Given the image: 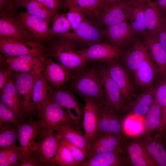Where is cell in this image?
Returning <instances> with one entry per match:
<instances>
[{"mask_svg": "<svg viewBox=\"0 0 166 166\" xmlns=\"http://www.w3.org/2000/svg\"><path fill=\"white\" fill-rule=\"evenodd\" d=\"M83 13L96 18L103 8V0H69Z\"/></svg>", "mask_w": 166, "mask_h": 166, "instance_id": "d590c367", "label": "cell"}, {"mask_svg": "<svg viewBox=\"0 0 166 166\" xmlns=\"http://www.w3.org/2000/svg\"><path fill=\"white\" fill-rule=\"evenodd\" d=\"M123 122V117L105 102L100 104L97 133H110L127 136L124 131Z\"/></svg>", "mask_w": 166, "mask_h": 166, "instance_id": "7c38bea8", "label": "cell"}, {"mask_svg": "<svg viewBox=\"0 0 166 166\" xmlns=\"http://www.w3.org/2000/svg\"><path fill=\"white\" fill-rule=\"evenodd\" d=\"M5 58L13 71L40 73H43L44 69L45 56L26 55Z\"/></svg>", "mask_w": 166, "mask_h": 166, "instance_id": "ac0fdd59", "label": "cell"}, {"mask_svg": "<svg viewBox=\"0 0 166 166\" xmlns=\"http://www.w3.org/2000/svg\"><path fill=\"white\" fill-rule=\"evenodd\" d=\"M36 109L44 129L56 131L63 127L70 126L82 132L65 110L51 98L50 93Z\"/></svg>", "mask_w": 166, "mask_h": 166, "instance_id": "3957f363", "label": "cell"}, {"mask_svg": "<svg viewBox=\"0 0 166 166\" xmlns=\"http://www.w3.org/2000/svg\"><path fill=\"white\" fill-rule=\"evenodd\" d=\"M16 72L14 79H11L14 82L26 120L33 118L36 113V107L31 100L35 83L42 73Z\"/></svg>", "mask_w": 166, "mask_h": 166, "instance_id": "277c9868", "label": "cell"}, {"mask_svg": "<svg viewBox=\"0 0 166 166\" xmlns=\"http://www.w3.org/2000/svg\"><path fill=\"white\" fill-rule=\"evenodd\" d=\"M49 93L51 98L65 110L79 128L81 130L83 106L73 93L60 88L53 89L51 87Z\"/></svg>", "mask_w": 166, "mask_h": 166, "instance_id": "52a82bcc", "label": "cell"}, {"mask_svg": "<svg viewBox=\"0 0 166 166\" xmlns=\"http://www.w3.org/2000/svg\"><path fill=\"white\" fill-rule=\"evenodd\" d=\"M27 120L21 122L16 126L20 144V164L32 152L33 145L42 129L40 119L35 120L32 118Z\"/></svg>", "mask_w": 166, "mask_h": 166, "instance_id": "8992f818", "label": "cell"}, {"mask_svg": "<svg viewBox=\"0 0 166 166\" xmlns=\"http://www.w3.org/2000/svg\"><path fill=\"white\" fill-rule=\"evenodd\" d=\"M50 88L42 73L36 80L33 90L32 102L35 107L41 104L48 96Z\"/></svg>", "mask_w": 166, "mask_h": 166, "instance_id": "8d00e7d4", "label": "cell"}, {"mask_svg": "<svg viewBox=\"0 0 166 166\" xmlns=\"http://www.w3.org/2000/svg\"><path fill=\"white\" fill-rule=\"evenodd\" d=\"M155 34L160 44L166 52V17L162 21Z\"/></svg>", "mask_w": 166, "mask_h": 166, "instance_id": "7dc6e473", "label": "cell"}, {"mask_svg": "<svg viewBox=\"0 0 166 166\" xmlns=\"http://www.w3.org/2000/svg\"><path fill=\"white\" fill-rule=\"evenodd\" d=\"M14 10L12 0H0V16H12Z\"/></svg>", "mask_w": 166, "mask_h": 166, "instance_id": "816d5d0a", "label": "cell"}, {"mask_svg": "<svg viewBox=\"0 0 166 166\" xmlns=\"http://www.w3.org/2000/svg\"><path fill=\"white\" fill-rule=\"evenodd\" d=\"M18 124L13 110L0 101V127L9 124H14L16 126Z\"/></svg>", "mask_w": 166, "mask_h": 166, "instance_id": "7bdbcfd3", "label": "cell"}, {"mask_svg": "<svg viewBox=\"0 0 166 166\" xmlns=\"http://www.w3.org/2000/svg\"><path fill=\"white\" fill-rule=\"evenodd\" d=\"M129 138L124 135L113 133H97L93 140L89 142L90 148L98 145L125 146Z\"/></svg>", "mask_w": 166, "mask_h": 166, "instance_id": "d6a6232c", "label": "cell"}, {"mask_svg": "<svg viewBox=\"0 0 166 166\" xmlns=\"http://www.w3.org/2000/svg\"><path fill=\"white\" fill-rule=\"evenodd\" d=\"M79 51L87 62L94 61L109 63L117 59L122 53V50L109 43L102 42L92 45Z\"/></svg>", "mask_w": 166, "mask_h": 166, "instance_id": "8fae6325", "label": "cell"}, {"mask_svg": "<svg viewBox=\"0 0 166 166\" xmlns=\"http://www.w3.org/2000/svg\"><path fill=\"white\" fill-rule=\"evenodd\" d=\"M162 119L161 108L154 96L148 110L144 118L143 129L136 136H147L151 135L160 127Z\"/></svg>", "mask_w": 166, "mask_h": 166, "instance_id": "f1b7e54d", "label": "cell"}, {"mask_svg": "<svg viewBox=\"0 0 166 166\" xmlns=\"http://www.w3.org/2000/svg\"><path fill=\"white\" fill-rule=\"evenodd\" d=\"M105 95V103L123 118L125 106L120 90L109 75L106 67L101 68Z\"/></svg>", "mask_w": 166, "mask_h": 166, "instance_id": "2e32d148", "label": "cell"}, {"mask_svg": "<svg viewBox=\"0 0 166 166\" xmlns=\"http://www.w3.org/2000/svg\"><path fill=\"white\" fill-rule=\"evenodd\" d=\"M51 21L52 26L49 30L51 38L55 35L64 37L70 33V30H72L70 24L65 14L56 12Z\"/></svg>", "mask_w": 166, "mask_h": 166, "instance_id": "e575fe53", "label": "cell"}, {"mask_svg": "<svg viewBox=\"0 0 166 166\" xmlns=\"http://www.w3.org/2000/svg\"><path fill=\"white\" fill-rule=\"evenodd\" d=\"M122 0H103V8L108 6L115 4Z\"/></svg>", "mask_w": 166, "mask_h": 166, "instance_id": "9f6ffc18", "label": "cell"}, {"mask_svg": "<svg viewBox=\"0 0 166 166\" xmlns=\"http://www.w3.org/2000/svg\"><path fill=\"white\" fill-rule=\"evenodd\" d=\"M82 127L83 135L86 140L91 141L97 134L99 121V111L100 103L96 101L84 99Z\"/></svg>", "mask_w": 166, "mask_h": 166, "instance_id": "e0dca14e", "label": "cell"}, {"mask_svg": "<svg viewBox=\"0 0 166 166\" xmlns=\"http://www.w3.org/2000/svg\"><path fill=\"white\" fill-rule=\"evenodd\" d=\"M56 131L61 137L82 149L87 156L90 142L86 140L82 132L70 126L63 127Z\"/></svg>", "mask_w": 166, "mask_h": 166, "instance_id": "4dcf8cb0", "label": "cell"}, {"mask_svg": "<svg viewBox=\"0 0 166 166\" xmlns=\"http://www.w3.org/2000/svg\"><path fill=\"white\" fill-rule=\"evenodd\" d=\"M160 135L135 136L140 140L148 154L156 166H166V150L160 142Z\"/></svg>", "mask_w": 166, "mask_h": 166, "instance_id": "d4e9b609", "label": "cell"}, {"mask_svg": "<svg viewBox=\"0 0 166 166\" xmlns=\"http://www.w3.org/2000/svg\"><path fill=\"white\" fill-rule=\"evenodd\" d=\"M7 163L8 166H20V152L19 147L15 144L14 147L9 156Z\"/></svg>", "mask_w": 166, "mask_h": 166, "instance_id": "681fc988", "label": "cell"}, {"mask_svg": "<svg viewBox=\"0 0 166 166\" xmlns=\"http://www.w3.org/2000/svg\"><path fill=\"white\" fill-rule=\"evenodd\" d=\"M61 138L70 149L77 166H81L87 160L85 153L81 148Z\"/></svg>", "mask_w": 166, "mask_h": 166, "instance_id": "ee69618b", "label": "cell"}, {"mask_svg": "<svg viewBox=\"0 0 166 166\" xmlns=\"http://www.w3.org/2000/svg\"><path fill=\"white\" fill-rule=\"evenodd\" d=\"M133 74L136 84L144 90L154 87L159 77L158 69L148 53Z\"/></svg>", "mask_w": 166, "mask_h": 166, "instance_id": "44dd1931", "label": "cell"}, {"mask_svg": "<svg viewBox=\"0 0 166 166\" xmlns=\"http://www.w3.org/2000/svg\"><path fill=\"white\" fill-rule=\"evenodd\" d=\"M104 33L109 43L121 50L136 37L127 20L105 27Z\"/></svg>", "mask_w": 166, "mask_h": 166, "instance_id": "9a60e30c", "label": "cell"}, {"mask_svg": "<svg viewBox=\"0 0 166 166\" xmlns=\"http://www.w3.org/2000/svg\"><path fill=\"white\" fill-rule=\"evenodd\" d=\"M21 24L31 40L41 43L51 38L49 32L50 21L22 11L15 18Z\"/></svg>", "mask_w": 166, "mask_h": 166, "instance_id": "ba28073f", "label": "cell"}, {"mask_svg": "<svg viewBox=\"0 0 166 166\" xmlns=\"http://www.w3.org/2000/svg\"><path fill=\"white\" fill-rule=\"evenodd\" d=\"M29 14L50 21L55 14L42 4L36 0H25L20 4Z\"/></svg>", "mask_w": 166, "mask_h": 166, "instance_id": "836d02e7", "label": "cell"}, {"mask_svg": "<svg viewBox=\"0 0 166 166\" xmlns=\"http://www.w3.org/2000/svg\"><path fill=\"white\" fill-rule=\"evenodd\" d=\"M148 4L132 6L127 20L134 35L141 36L146 32L144 10Z\"/></svg>", "mask_w": 166, "mask_h": 166, "instance_id": "f546056e", "label": "cell"}, {"mask_svg": "<svg viewBox=\"0 0 166 166\" xmlns=\"http://www.w3.org/2000/svg\"><path fill=\"white\" fill-rule=\"evenodd\" d=\"M60 136L55 131L42 128L32 151L39 157L45 166H58L56 161Z\"/></svg>", "mask_w": 166, "mask_h": 166, "instance_id": "5b68a950", "label": "cell"}, {"mask_svg": "<svg viewBox=\"0 0 166 166\" xmlns=\"http://www.w3.org/2000/svg\"><path fill=\"white\" fill-rule=\"evenodd\" d=\"M132 6H135L144 4H148L152 0H129Z\"/></svg>", "mask_w": 166, "mask_h": 166, "instance_id": "11a10c76", "label": "cell"}, {"mask_svg": "<svg viewBox=\"0 0 166 166\" xmlns=\"http://www.w3.org/2000/svg\"><path fill=\"white\" fill-rule=\"evenodd\" d=\"M144 117L131 115L123 120V128L125 135L130 137L138 136L143 128Z\"/></svg>", "mask_w": 166, "mask_h": 166, "instance_id": "74e56055", "label": "cell"}, {"mask_svg": "<svg viewBox=\"0 0 166 166\" xmlns=\"http://www.w3.org/2000/svg\"><path fill=\"white\" fill-rule=\"evenodd\" d=\"M0 90L2 88L12 71V69L7 63L4 57L0 56Z\"/></svg>", "mask_w": 166, "mask_h": 166, "instance_id": "bcb514c9", "label": "cell"}, {"mask_svg": "<svg viewBox=\"0 0 166 166\" xmlns=\"http://www.w3.org/2000/svg\"><path fill=\"white\" fill-rule=\"evenodd\" d=\"M148 5L157 7L166 14V0H155Z\"/></svg>", "mask_w": 166, "mask_h": 166, "instance_id": "db71d44e", "label": "cell"}, {"mask_svg": "<svg viewBox=\"0 0 166 166\" xmlns=\"http://www.w3.org/2000/svg\"><path fill=\"white\" fill-rule=\"evenodd\" d=\"M73 41L61 36L52 42L47 50L49 57L56 60L74 76L84 70L86 62Z\"/></svg>", "mask_w": 166, "mask_h": 166, "instance_id": "7a4b0ae2", "label": "cell"}, {"mask_svg": "<svg viewBox=\"0 0 166 166\" xmlns=\"http://www.w3.org/2000/svg\"><path fill=\"white\" fill-rule=\"evenodd\" d=\"M166 130V124L163 126L158 130V131L161 132Z\"/></svg>", "mask_w": 166, "mask_h": 166, "instance_id": "91938a15", "label": "cell"}, {"mask_svg": "<svg viewBox=\"0 0 166 166\" xmlns=\"http://www.w3.org/2000/svg\"><path fill=\"white\" fill-rule=\"evenodd\" d=\"M154 94V87L145 90L126 107L123 119L131 115L144 117L153 101Z\"/></svg>", "mask_w": 166, "mask_h": 166, "instance_id": "4316f807", "label": "cell"}, {"mask_svg": "<svg viewBox=\"0 0 166 166\" xmlns=\"http://www.w3.org/2000/svg\"><path fill=\"white\" fill-rule=\"evenodd\" d=\"M0 101L14 113L19 123L25 121L21 105L13 80L9 78L0 90Z\"/></svg>", "mask_w": 166, "mask_h": 166, "instance_id": "484cf974", "label": "cell"}, {"mask_svg": "<svg viewBox=\"0 0 166 166\" xmlns=\"http://www.w3.org/2000/svg\"><path fill=\"white\" fill-rule=\"evenodd\" d=\"M129 166L127 157L123 151L106 152L96 154L88 159L81 166Z\"/></svg>", "mask_w": 166, "mask_h": 166, "instance_id": "83f0119b", "label": "cell"}, {"mask_svg": "<svg viewBox=\"0 0 166 166\" xmlns=\"http://www.w3.org/2000/svg\"><path fill=\"white\" fill-rule=\"evenodd\" d=\"M144 14L146 32L155 34L166 14L157 7L148 5Z\"/></svg>", "mask_w": 166, "mask_h": 166, "instance_id": "1f68e13d", "label": "cell"}, {"mask_svg": "<svg viewBox=\"0 0 166 166\" xmlns=\"http://www.w3.org/2000/svg\"><path fill=\"white\" fill-rule=\"evenodd\" d=\"M142 41L151 58L156 65L161 78H166V52L155 34L146 32L141 36Z\"/></svg>", "mask_w": 166, "mask_h": 166, "instance_id": "ffe728a7", "label": "cell"}, {"mask_svg": "<svg viewBox=\"0 0 166 166\" xmlns=\"http://www.w3.org/2000/svg\"><path fill=\"white\" fill-rule=\"evenodd\" d=\"M132 6L129 0H122L104 8L96 18L98 23L106 27L127 20Z\"/></svg>", "mask_w": 166, "mask_h": 166, "instance_id": "5bb4252c", "label": "cell"}, {"mask_svg": "<svg viewBox=\"0 0 166 166\" xmlns=\"http://www.w3.org/2000/svg\"><path fill=\"white\" fill-rule=\"evenodd\" d=\"M15 143L16 142L9 146L0 148V166H8V158Z\"/></svg>", "mask_w": 166, "mask_h": 166, "instance_id": "f5cc1de1", "label": "cell"}, {"mask_svg": "<svg viewBox=\"0 0 166 166\" xmlns=\"http://www.w3.org/2000/svg\"><path fill=\"white\" fill-rule=\"evenodd\" d=\"M166 124V113L165 115H164V117H163V118L162 119L160 127L159 129H160V128H161L163 126H164Z\"/></svg>", "mask_w": 166, "mask_h": 166, "instance_id": "680465c9", "label": "cell"}, {"mask_svg": "<svg viewBox=\"0 0 166 166\" xmlns=\"http://www.w3.org/2000/svg\"><path fill=\"white\" fill-rule=\"evenodd\" d=\"M70 81L71 89L84 99L94 100L100 103L105 102L101 68L92 66L81 72Z\"/></svg>", "mask_w": 166, "mask_h": 166, "instance_id": "6da1fadb", "label": "cell"}, {"mask_svg": "<svg viewBox=\"0 0 166 166\" xmlns=\"http://www.w3.org/2000/svg\"><path fill=\"white\" fill-rule=\"evenodd\" d=\"M154 97L161 108L162 119L166 113V78L159 77L154 86Z\"/></svg>", "mask_w": 166, "mask_h": 166, "instance_id": "b9f144b4", "label": "cell"}, {"mask_svg": "<svg viewBox=\"0 0 166 166\" xmlns=\"http://www.w3.org/2000/svg\"><path fill=\"white\" fill-rule=\"evenodd\" d=\"M42 4L50 10L55 13L62 6L64 0H36Z\"/></svg>", "mask_w": 166, "mask_h": 166, "instance_id": "f907efd6", "label": "cell"}, {"mask_svg": "<svg viewBox=\"0 0 166 166\" xmlns=\"http://www.w3.org/2000/svg\"><path fill=\"white\" fill-rule=\"evenodd\" d=\"M123 57L125 67L128 72H134L144 59L148 54L141 36L136 37L128 45Z\"/></svg>", "mask_w": 166, "mask_h": 166, "instance_id": "603a6c76", "label": "cell"}, {"mask_svg": "<svg viewBox=\"0 0 166 166\" xmlns=\"http://www.w3.org/2000/svg\"><path fill=\"white\" fill-rule=\"evenodd\" d=\"M0 51L5 57L26 55L45 56L43 47L40 43L33 41L23 42L3 37H0Z\"/></svg>", "mask_w": 166, "mask_h": 166, "instance_id": "9c48e42d", "label": "cell"}, {"mask_svg": "<svg viewBox=\"0 0 166 166\" xmlns=\"http://www.w3.org/2000/svg\"><path fill=\"white\" fill-rule=\"evenodd\" d=\"M20 166H45L38 156L32 151L27 157L22 162Z\"/></svg>", "mask_w": 166, "mask_h": 166, "instance_id": "c3c4849f", "label": "cell"}, {"mask_svg": "<svg viewBox=\"0 0 166 166\" xmlns=\"http://www.w3.org/2000/svg\"><path fill=\"white\" fill-rule=\"evenodd\" d=\"M0 37L16 41H31L24 27L12 16H0Z\"/></svg>", "mask_w": 166, "mask_h": 166, "instance_id": "cb8c5ba5", "label": "cell"}, {"mask_svg": "<svg viewBox=\"0 0 166 166\" xmlns=\"http://www.w3.org/2000/svg\"><path fill=\"white\" fill-rule=\"evenodd\" d=\"M18 140L16 126L9 124L0 127V147L11 145Z\"/></svg>", "mask_w": 166, "mask_h": 166, "instance_id": "60d3db41", "label": "cell"}, {"mask_svg": "<svg viewBox=\"0 0 166 166\" xmlns=\"http://www.w3.org/2000/svg\"><path fill=\"white\" fill-rule=\"evenodd\" d=\"M56 161L58 166H77L70 149L60 136L58 144Z\"/></svg>", "mask_w": 166, "mask_h": 166, "instance_id": "f35d334b", "label": "cell"}, {"mask_svg": "<svg viewBox=\"0 0 166 166\" xmlns=\"http://www.w3.org/2000/svg\"><path fill=\"white\" fill-rule=\"evenodd\" d=\"M124 151L129 166H156L136 136L129 137Z\"/></svg>", "mask_w": 166, "mask_h": 166, "instance_id": "7402d4cb", "label": "cell"}, {"mask_svg": "<svg viewBox=\"0 0 166 166\" xmlns=\"http://www.w3.org/2000/svg\"><path fill=\"white\" fill-rule=\"evenodd\" d=\"M116 60L109 63V66L106 68L109 75L119 88L126 107L132 100L133 88L128 71L125 66Z\"/></svg>", "mask_w": 166, "mask_h": 166, "instance_id": "30bf717a", "label": "cell"}, {"mask_svg": "<svg viewBox=\"0 0 166 166\" xmlns=\"http://www.w3.org/2000/svg\"><path fill=\"white\" fill-rule=\"evenodd\" d=\"M51 87L58 88L70 81L75 76L63 65L45 57V64L42 73Z\"/></svg>", "mask_w": 166, "mask_h": 166, "instance_id": "d6986e66", "label": "cell"}, {"mask_svg": "<svg viewBox=\"0 0 166 166\" xmlns=\"http://www.w3.org/2000/svg\"><path fill=\"white\" fill-rule=\"evenodd\" d=\"M125 146L98 145L91 147L87 155V160L91 156L98 154L106 152L124 151Z\"/></svg>", "mask_w": 166, "mask_h": 166, "instance_id": "f6af8a7d", "label": "cell"}, {"mask_svg": "<svg viewBox=\"0 0 166 166\" xmlns=\"http://www.w3.org/2000/svg\"><path fill=\"white\" fill-rule=\"evenodd\" d=\"M104 37V30H101L93 22L84 18L74 30L64 38L90 46L102 42Z\"/></svg>", "mask_w": 166, "mask_h": 166, "instance_id": "4fadbf2b", "label": "cell"}, {"mask_svg": "<svg viewBox=\"0 0 166 166\" xmlns=\"http://www.w3.org/2000/svg\"><path fill=\"white\" fill-rule=\"evenodd\" d=\"M25 0H12V4L14 10L20 7L21 3Z\"/></svg>", "mask_w": 166, "mask_h": 166, "instance_id": "6f0895ef", "label": "cell"}, {"mask_svg": "<svg viewBox=\"0 0 166 166\" xmlns=\"http://www.w3.org/2000/svg\"><path fill=\"white\" fill-rule=\"evenodd\" d=\"M64 6L68 9L65 15L73 31L83 20L84 18L83 13L69 0H64Z\"/></svg>", "mask_w": 166, "mask_h": 166, "instance_id": "ab89813d", "label": "cell"}]
</instances>
